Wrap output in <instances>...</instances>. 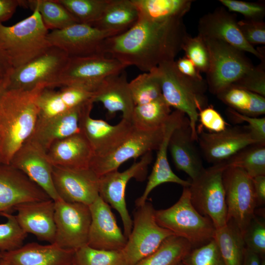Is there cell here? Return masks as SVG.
Segmentation results:
<instances>
[{
	"mask_svg": "<svg viewBox=\"0 0 265 265\" xmlns=\"http://www.w3.org/2000/svg\"><path fill=\"white\" fill-rule=\"evenodd\" d=\"M189 34L183 18L152 21L138 18L127 31L105 39L100 53L117 60L127 67L144 72L175 60Z\"/></svg>",
	"mask_w": 265,
	"mask_h": 265,
	"instance_id": "cell-1",
	"label": "cell"
},
{
	"mask_svg": "<svg viewBox=\"0 0 265 265\" xmlns=\"http://www.w3.org/2000/svg\"><path fill=\"white\" fill-rule=\"evenodd\" d=\"M46 88L8 90L0 102V164H9L22 145L31 135L38 119L37 96Z\"/></svg>",
	"mask_w": 265,
	"mask_h": 265,
	"instance_id": "cell-2",
	"label": "cell"
},
{
	"mask_svg": "<svg viewBox=\"0 0 265 265\" xmlns=\"http://www.w3.org/2000/svg\"><path fill=\"white\" fill-rule=\"evenodd\" d=\"M156 69L163 98L170 107L186 116L192 138L197 142L198 114L208 106L206 80H196L184 75L177 69L175 60L163 62Z\"/></svg>",
	"mask_w": 265,
	"mask_h": 265,
	"instance_id": "cell-3",
	"label": "cell"
},
{
	"mask_svg": "<svg viewBox=\"0 0 265 265\" xmlns=\"http://www.w3.org/2000/svg\"><path fill=\"white\" fill-rule=\"evenodd\" d=\"M16 24L0 25V46L13 69L20 67L44 53L50 47L48 29L37 9Z\"/></svg>",
	"mask_w": 265,
	"mask_h": 265,
	"instance_id": "cell-4",
	"label": "cell"
},
{
	"mask_svg": "<svg viewBox=\"0 0 265 265\" xmlns=\"http://www.w3.org/2000/svg\"><path fill=\"white\" fill-rule=\"evenodd\" d=\"M155 217L159 226L187 240L193 248L213 238L216 228L209 217L201 214L192 205L188 186L183 187L179 199L173 205L156 210Z\"/></svg>",
	"mask_w": 265,
	"mask_h": 265,
	"instance_id": "cell-5",
	"label": "cell"
},
{
	"mask_svg": "<svg viewBox=\"0 0 265 265\" xmlns=\"http://www.w3.org/2000/svg\"><path fill=\"white\" fill-rule=\"evenodd\" d=\"M204 40L210 55L206 81L211 93L217 95L254 66L244 52L220 40Z\"/></svg>",
	"mask_w": 265,
	"mask_h": 265,
	"instance_id": "cell-6",
	"label": "cell"
},
{
	"mask_svg": "<svg viewBox=\"0 0 265 265\" xmlns=\"http://www.w3.org/2000/svg\"><path fill=\"white\" fill-rule=\"evenodd\" d=\"M226 166L220 163L205 168L188 186L190 200L195 209L209 217L216 229L225 226L227 211L222 175Z\"/></svg>",
	"mask_w": 265,
	"mask_h": 265,
	"instance_id": "cell-7",
	"label": "cell"
},
{
	"mask_svg": "<svg viewBox=\"0 0 265 265\" xmlns=\"http://www.w3.org/2000/svg\"><path fill=\"white\" fill-rule=\"evenodd\" d=\"M126 67L117 60L102 53L69 57L53 88L74 86L94 93L105 79L120 73Z\"/></svg>",
	"mask_w": 265,
	"mask_h": 265,
	"instance_id": "cell-8",
	"label": "cell"
},
{
	"mask_svg": "<svg viewBox=\"0 0 265 265\" xmlns=\"http://www.w3.org/2000/svg\"><path fill=\"white\" fill-rule=\"evenodd\" d=\"M155 212L152 204L147 201L136 207L131 234L122 250L127 265H134L154 252L166 238L174 235L158 224Z\"/></svg>",
	"mask_w": 265,
	"mask_h": 265,
	"instance_id": "cell-9",
	"label": "cell"
},
{
	"mask_svg": "<svg viewBox=\"0 0 265 265\" xmlns=\"http://www.w3.org/2000/svg\"><path fill=\"white\" fill-rule=\"evenodd\" d=\"M68 58L62 50L50 47L29 62L12 69L8 77V90H31L39 85L53 88Z\"/></svg>",
	"mask_w": 265,
	"mask_h": 265,
	"instance_id": "cell-10",
	"label": "cell"
},
{
	"mask_svg": "<svg viewBox=\"0 0 265 265\" xmlns=\"http://www.w3.org/2000/svg\"><path fill=\"white\" fill-rule=\"evenodd\" d=\"M222 181L227 220H232L242 234L254 216L257 206L252 178L241 168L229 166L223 171Z\"/></svg>",
	"mask_w": 265,
	"mask_h": 265,
	"instance_id": "cell-11",
	"label": "cell"
},
{
	"mask_svg": "<svg viewBox=\"0 0 265 265\" xmlns=\"http://www.w3.org/2000/svg\"><path fill=\"white\" fill-rule=\"evenodd\" d=\"M152 159V152H148L139 161L134 162L124 171L114 170L99 178V196L119 213L123 222L124 234L127 238L132 229V220L126 205V186L132 179L140 181L145 180Z\"/></svg>",
	"mask_w": 265,
	"mask_h": 265,
	"instance_id": "cell-12",
	"label": "cell"
},
{
	"mask_svg": "<svg viewBox=\"0 0 265 265\" xmlns=\"http://www.w3.org/2000/svg\"><path fill=\"white\" fill-rule=\"evenodd\" d=\"M54 202L56 233L54 243L63 249L74 251L87 245L91 223L89 206L61 199Z\"/></svg>",
	"mask_w": 265,
	"mask_h": 265,
	"instance_id": "cell-13",
	"label": "cell"
},
{
	"mask_svg": "<svg viewBox=\"0 0 265 265\" xmlns=\"http://www.w3.org/2000/svg\"><path fill=\"white\" fill-rule=\"evenodd\" d=\"M165 124L150 131H140L133 128L125 140L112 152L102 157L93 156L90 168L100 177L118 170L121 165L131 159H136L148 152L157 150L163 137Z\"/></svg>",
	"mask_w": 265,
	"mask_h": 265,
	"instance_id": "cell-14",
	"label": "cell"
},
{
	"mask_svg": "<svg viewBox=\"0 0 265 265\" xmlns=\"http://www.w3.org/2000/svg\"><path fill=\"white\" fill-rule=\"evenodd\" d=\"M117 34L114 32L78 23L51 30L47 39L50 46L62 50L69 57H81L100 53L103 41Z\"/></svg>",
	"mask_w": 265,
	"mask_h": 265,
	"instance_id": "cell-15",
	"label": "cell"
},
{
	"mask_svg": "<svg viewBox=\"0 0 265 265\" xmlns=\"http://www.w3.org/2000/svg\"><path fill=\"white\" fill-rule=\"evenodd\" d=\"M94 103L90 101L84 106L80 121L81 132L88 141L93 156H106L118 147L133 129L131 121L122 119L111 125L102 119H94L90 113Z\"/></svg>",
	"mask_w": 265,
	"mask_h": 265,
	"instance_id": "cell-16",
	"label": "cell"
},
{
	"mask_svg": "<svg viewBox=\"0 0 265 265\" xmlns=\"http://www.w3.org/2000/svg\"><path fill=\"white\" fill-rule=\"evenodd\" d=\"M201 154L212 165L221 163L244 147L258 142L247 126L227 127L218 132H205L197 128Z\"/></svg>",
	"mask_w": 265,
	"mask_h": 265,
	"instance_id": "cell-17",
	"label": "cell"
},
{
	"mask_svg": "<svg viewBox=\"0 0 265 265\" xmlns=\"http://www.w3.org/2000/svg\"><path fill=\"white\" fill-rule=\"evenodd\" d=\"M53 181L60 199L89 206L99 196V178L90 167L73 168L53 165Z\"/></svg>",
	"mask_w": 265,
	"mask_h": 265,
	"instance_id": "cell-18",
	"label": "cell"
},
{
	"mask_svg": "<svg viewBox=\"0 0 265 265\" xmlns=\"http://www.w3.org/2000/svg\"><path fill=\"white\" fill-rule=\"evenodd\" d=\"M198 35L204 39L224 42L243 52L249 53L261 60H265V50L256 49L242 36L235 14L220 7L204 15L198 22Z\"/></svg>",
	"mask_w": 265,
	"mask_h": 265,
	"instance_id": "cell-19",
	"label": "cell"
},
{
	"mask_svg": "<svg viewBox=\"0 0 265 265\" xmlns=\"http://www.w3.org/2000/svg\"><path fill=\"white\" fill-rule=\"evenodd\" d=\"M51 199L25 174L10 164H0V215L21 204Z\"/></svg>",
	"mask_w": 265,
	"mask_h": 265,
	"instance_id": "cell-20",
	"label": "cell"
},
{
	"mask_svg": "<svg viewBox=\"0 0 265 265\" xmlns=\"http://www.w3.org/2000/svg\"><path fill=\"white\" fill-rule=\"evenodd\" d=\"M88 206L91 223L87 245L101 250H122L127 238L118 226L110 206L100 196Z\"/></svg>",
	"mask_w": 265,
	"mask_h": 265,
	"instance_id": "cell-21",
	"label": "cell"
},
{
	"mask_svg": "<svg viewBox=\"0 0 265 265\" xmlns=\"http://www.w3.org/2000/svg\"><path fill=\"white\" fill-rule=\"evenodd\" d=\"M13 167L25 174L55 201L60 199L53 181V165L46 153L27 140L17 151L10 162Z\"/></svg>",
	"mask_w": 265,
	"mask_h": 265,
	"instance_id": "cell-22",
	"label": "cell"
},
{
	"mask_svg": "<svg viewBox=\"0 0 265 265\" xmlns=\"http://www.w3.org/2000/svg\"><path fill=\"white\" fill-rule=\"evenodd\" d=\"M186 116L184 113L177 110L171 112L165 124L163 137L157 150V158L148 177L145 188L142 195L135 200L136 207L143 205L147 201L150 192L155 187L162 184L173 183L183 187H187L190 185V181L180 178L173 172L167 158L168 144L171 135Z\"/></svg>",
	"mask_w": 265,
	"mask_h": 265,
	"instance_id": "cell-23",
	"label": "cell"
},
{
	"mask_svg": "<svg viewBox=\"0 0 265 265\" xmlns=\"http://www.w3.org/2000/svg\"><path fill=\"white\" fill-rule=\"evenodd\" d=\"M14 210L17 211V220L25 232L33 235L39 240L54 243V201L49 199L24 203L17 206Z\"/></svg>",
	"mask_w": 265,
	"mask_h": 265,
	"instance_id": "cell-24",
	"label": "cell"
},
{
	"mask_svg": "<svg viewBox=\"0 0 265 265\" xmlns=\"http://www.w3.org/2000/svg\"><path fill=\"white\" fill-rule=\"evenodd\" d=\"M191 136L188 118L173 132L169 139L168 150L176 168L185 172L192 180L204 170L202 156Z\"/></svg>",
	"mask_w": 265,
	"mask_h": 265,
	"instance_id": "cell-25",
	"label": "cell"
},
{
	"mask_svg": "<svg viewBox=\"0 0 265 265\" xmlns=\"http://www.w3.org/2000/svg\"><path fill=\"white\" fill-rule=\"evenodd\" d=\"M9 265H68L74 262L75 251L55 243L30 242L7 252H1Z\"/></svg>",
	"mask_w": 265,
	"mask_h": 265,
	"instance_id": "cell-26",
	"label": "cell"
},
{
	"mask_svg": "<svg viewBox=\"0 0 265 265\" xmlns=\"http://www.w3.org/2000/svg\"><path fill=\"white\" fill-rule=\"evenodd\" d=\"M87 103L62 115L37 119L34 130L27 140L46 153L54 142L80 132V118Z\"/></svg>",
	"mask_w": 265,
	"mask_h": 265,
	"instance_id": "cell-27",
	"label": "cell"
},
{
	"mask_svg": "<svg viewBox=\"0 0 265 265\" xmlns=\"http://www.w3.org/2000/svg\"><path fill=\"white\" fill-rule=\"evenodd\" d=\"M93 95V93L78 87L63 86L58 90L45 88L36 100L38 119H48L64 114L92 101Z\"/></svg>",
	"mask_w": 265,
	"mask_h": 265,
	"instance_id": "cell-28",
	"label": "cell"
},
{
	"mask_svg": "<svg viewBox=\"0 0 265 265\" xmlns=\"http://www.w3.org/2000/svg\"><path fill=\"white\" fill-rule=\"evenodd\" d=\"M129 82L124 70L107 78L93 93V102L101 103L109 115L120 111L122 119L131 121L135 105Z\"/></svg>",
	"mask_w": 265,
	"mask_h": 265,
	"instance_id": "cell-29",
	"label": "cell"
},
{
	"mask_svg": "<svg viewBox=\"0 0 265 265\" xmlns=\"http://www.w3.org/2000/svg\"><path fill=\"white\" fill-rule=\"evenodd\" d=\"M46 155L53 166L85 168L90 167L94 154L87 139L79 132L54 142Z\"/></svg>",
	"mask_w": 265,
	"mask_h": 265,
	"instance_id": "cell-30",
	"label": "cell"
},
{
	"mask_svg": "<svg viewBox=\"0 0 265 265\" xmlns=\"http://www.w3.org/2000/svg\"><path fill=\"white\" fill-rule=\"evenodd\" d=\"M138 20V13L132 0H109L101 17L92 26L119 34L132 27Z\"/></svg>",
	"mask_w": 265,
	"mask_h": 265,
	"instance_id": "cell-31",
	"label": "cell"
},
{
	"mask_svg": "<svg viewBox=\"0 0 265 265\" xmlns=\"http://www.w3.org/2000/svg\"><path fill=\"white\" fill-rule=\"evenodd\" d=\"M138 18L152 21H163L183 18L190 10V0H132Z\"/></svg>",
	"mask_w": 265,
	"mask_h": 265,
	"instance_id": "cell-32",
	"label": "cell"
},
{
	"mask_svg": "<svg viewBox=\"0 0 265 265\" xmlns=\"http://www.w3.org/2000/svg\"><path fill=\"white\" fill-rule=\"evenodd\" d=\"M213 239L226 265H242L245 245L240 231L232 220L216 229Z\"/></svg>",
	"mask_w": 265,
	"mask_h": 265,
	"instance_id": "cell-33",
	"label": "cell"
},
{
	"mask_svg": "<svg viewBox=\"0 0 265 265\" xmlns=\"http://www.w3.org/2000/svg\"><path fill=\"white\" fill-rule=\"evenodd\" d=\"M216 96L229 108L242 114L259 117L265 113V97L256 93L231 85Z\"/></svg>",
	"mask_w": 265,
	"mask_h": 265,
	"instance_id": "cell-34",
	"label": "cell"
},
{
	"mask_svg": "<svg viewBox=\"0 0 265 265\" xmlns=\"http://www.w3.org/2000/svg\"><path fill=\"white\" fill-rule=\"evenodd\" d=\"M171 113V107L162 95L149 103L135 106L131 122L134 128L150 131L163 127Z\"/></svg>",
	"mask_w": 265,
	"mask_h": 265,
	"instance_id": "cell-35",
	"label": "cell"
},
{
	"mask_svg": "<svg viewBox=\"0 0 265 265\" xmlns=\"http://www.w3.org/2000/svg\"><path fill=\"white\" fill-rule=\"evenodd\" d=\"M192 248L186 239L172 235L166 238L154 252L134 265H176Z\"/></svg>",
	"mask_w": 265,
	"mask_h": 265,
	"instance_id": "cell-36",
	"label": "cell"
},
{
	"mask_svg": "<svg viewBox=\"0 0 265 265\" xmlns=\"http://www.w3.org/2000/svg\"><path fill=\"white\" fill-rule=\"evenodd\" d=\"M32 10L36 9L46 28L58 30L76 23L77 20L57 0H23V5Z\"/></svg>",
	"mask_w": 265,
	"mask_h": 265,
	"instance_id": "cell-37",
	"label": "cell"
},
{
	"mask_svg": "<svg viewBox=\"0 0 265 265\" xmlns=\"http://www.w3.org/2000/svg\"><path fill=\"white\" fill-rule=\"evenodd\" d=\"M221 163L241 168L251 178L265 175V143L249 145Z\"/></svg>",
	"mask_w": 265,
	"mask_h": 265,
	"instance_id": "cell-38",
	"label": "cell"
},
{
	"mask_svg": "<svg viewBox=\"0 0 265 265\" xmlns=\"http://www.w3.org/2000/svg\"><path fill=\"white\" fill-rule=\"evenodd\" d=\"M135 106L146 104L162 96L160 80L156 69L139 74L129 82Z\"/></svg>",
	"mask_w": 265,
	"mask_h": 265,
	"instance_id": "cell-39",
	"label": "cell"
},
{
	"mask_svg": "<svg viewBox=\"0 0 265 265\" xmlns=\"http://www.w3.org/2000/svg\"><path fill=\"white\" fill-rule=\"evenodd\" d=\"M78 23L93 26L101 17L109 0H57Z\"/></svg>",
	"mask_w": 265,
	"mask_h": 265,
	"instance_id": "cell-40",
	"label": "cell"
},
{
	"mask_svg": "<svg viewBox=\"0 0 265 265\" xmlns=\"http://www.w3.org/2000/svg\"><path fill=\"white\" fill-rule=\"evenodd\" d=\"M78 265H127L121 250H105L84 245L75 251Z\"/></svg>",
	"mask_w": 265,
	"mask_h": 265,
	"instance_id": "cell-41",
	"label": "cell"
},
{
	"mask_svg": "<svg viewBox=\"0 0 265 265\" xmlns=\"http://www.w3.org/2000/svg\"><path fill=\"white\" fill-rule=\"evenodd\" d=\"M6 221L0 224V252L16 249L23 245L27 234L19 225L16 216L11 212L1 214Z\"/></svg>",
	"mask_w": 265,
	"mask_h": 265,
	"instance_id": "cell-42",
	"label": "cell"
},
{
	"mask_svg": "<svg viewBox=\"0 0 265 265\" xmlns=\"http://www.w3.org/2000/svg\"><path fill=\"white\" fill-rule=\"evenodd\" d=\"M182 265H226L213 239L192 248L181 262Z\"/></svg>",
	"mask_w": 265,
	"mask_h": 265,
	"instance_id": "cell-43",
	"label": "cell"
},
{
	"mask_svg": "<svg viewBox=\"0 0 265 265\" xmlns=\"http://www.w3.org/2000/svg\"><path fill=\"white\" fill-rule=\"evenodd\" d=\"M182 50L200 73H206L209 66L210 55L205 41L201 36L191 37L188 35L183 42Z\"/></svg>",
	"mask_w": 265,
	"mask_h": 265,
	"instance_id": "cell-44",
	"label": "cell"
},
{
	"mask_svg": "<svg viewBox=\"0 0 265 265\" xmlns=\"http://www.w3.org/2000/svg\"><path fill=\"white\" fill-rule=\"evenodd\" d=\"M245 247L259 255L265 254V223L263 218L255 214L242 234Z\"/></svg>",
	"mask_w": 265,
	"mask_h": 265,
	"instance_id": "cell-45",
	"label": "cell"
},
{
	"mask_svg": "<svg viewBox=\"0 0 265 265\" xmlns=\"http://www.w3.org/2000/svg\"><path fill=\"white\" fill-rule=\"evenodd\" d=\"M232 85L265 97V60L254 66L239 80Z\"/></svg>",
	"mask_w": 265,
	"mask_h": 265,
	"instance_id": "cell-46",
	"label": "cell"
},
{
	"mask_svg": "<svg viewBox=\"0 0 265 265\" xmlns=\"http://www.w3.org/2000/svg\"><path fill=\"white\" fill-rule=\"evenodd\" d=\"M219 2L231 12L242 14L245 19L263 20L265 5L262 2H247L237 0H220Z\"/></svg>",
	"mask_w": 265,
	"mask_h": 265,
	"instance_id": "cell-47",
	"label": "cell"
},
{
	"mask_svg": "<svg viewBox=\"0 0 265 265\" xmlns=\"http://www.w3.org/2000/svg\"><path fill=\"white\" fill-rule=\"evenodd\" d=\"M240 31L250 45L265 44V23L263 20L244 19L238 21Z\"/></svg>",
	"mask_w": 265,
	"mask_h": 265,
	"instance_id": "cell-48",
	"label": "cell"
},
{
	"mask_svg": "<svg viewBox=\"0 0 265 265\" xmlns=\"http://www.w3.org/2000/svg\"><path fill=\"white\" fill-rule=\"evenodd\" d=\"M229 117L238 123L246 122V125L255 139L259 143H265V117H251L242 114L228 108Z\"/></svg>",
	"mask_w": 265,
	"mask_h": 265,
	"instance_id": "cell-49",
	"label": "cell"
},
{
	"mask_svg": "<svg viewBox=\"0 0 265 265\" xmlns=\"http://www.w3.org/2000/svg\"><path fill=\"white\" fill-rule=\"evenodd\" d=\"M199 120L201 127H204L211 132H218L227 127L223 117L212 106H208L199 112Z\"/></svg>",
	"mask_w": 265,
	"mask_h": 265,
	"instance_id": "cell-50",
	"label": "cell"
},
{
	"mask_svg": "<svg viewBox=\"0 0 265 265\" xmlns=\"http://www.w3.org/2000/svg\"><path fill=\"white\" fill-rule=\"evenodd\" d=\"M175 63L177 69L184 75L196 80L203 79L193 62L186 56L179 58Z\"/></svg>",
	"mask_w": 265,
	"mask_h": 265,
	"instance_id": "cell-51",
	"label": "cell"
},
{
	"mask_svg": "<svg viewBox=\"0 0 265 265\" xmlns=\"http://www.w3.org/2000/svg\"><path fill=\"white\" fill-rule=\"evenodd\" d=\"M22 4L21 0H0V25L10 19L17 7Z\"/></svg>",
	"mask_w": 265,
	"mask_h": 265,
	"instance_id": "cell-52",
	"label": "cell"
},
{
	"mask_svg": "<svg viewBox=\"0 0 265 265\" xmlns=\"http://www.w3.org/2000/svg\"><path fill=\"white\" fill-rule=\"evenodd\" d=\"M257 205H263L265 203V175L252 178Z\"/></svg>",
	"mask_w": 265,
	"mask_h": 265,
	"instance_id": "cell-53",
	"label": "cell"
},
{
	"mask_svg": "<svg viewBox=\"0 0 265 265\" xmlns=\"http://www.w3.org/2000/svg\"><path fill=\"white\" fill-rule=\"evenodd\" d=\"M12 69L7 57L0 46V77H8Z\"/></svg>",
	"mask_w": 265,
	"mask_h": 265,
	"instance_id": "cell-54",
	"label": "cell"
},
{
	"mask_svg": "<svg viewBox=\"0 0 265 265\" xmlns=\"http://www.w3.org/2000/svg\"><path fill=\"white\" fill-rule=\"evenodd\" d=\"M261 258L259 255L245 247L242 265H261Z\"/></svg>",
	"mask_w": 265,
	"mask_h": 265,
	"instance_id": "cell-55",
	"label": "cell"
},
{
	"mask_svg": "<svg viewBox=\"0 0 265 265\" xmlns=\"http://www.w3.org/2000/svg\"><path fill=\"white\" fill-rule=\"evenodd\" d=\"M8 77H0V102L8 90Z\"/></svg>",
	"mask_w": 265,
	"mask_h": 265,
	"instance_id": "cell-56",
	"label": "cell"
},
{
	"mask_svg": "<svg viewBox=\"0 0 265 265\" xmlns=\"http://www.w3.org/2000/svg\"><path fill=\"white\" fill-rule=\"evenodd\" d=\"M0 265H9L7 262L3 260V259H1L0 260Z\"/></svg>",
	"mask_w": 265,
	"mask_h": 265,
	"instance_id": "cell-57",
	"label": "cell"
},
{
	"mask_svg": "<svg viewBox=\"0 0 265 265\" xmlns=\"http://www.w3.org/2000/svg\"><path fill=\"white\" fill-rule=\"evenodd\" d=\"M261 265H265V257L261 258Z\"/></svg>",
	"mask_w": 265,
	"mask_h": 265,
	"instance_id": "cell-58",
	"label": "cell"
},
{
	"mask_svg": "<svg viewBox=\"0 0 265 265\" xmlns=\"http://www.w3.org/2000/svg\"><path fill=\"white\" fill-rule=\"evenodd\" d=\"M68 265H78L75 262V261L73 263H72L71 264Z\"/></svg>",
	"mask_w": 265,
	"mask_h": 265,
	"instance_id": "cell-59",
	"label": "cell"
},
{
	"mask_svg": "<svg viewBox=\"0 0 265 265\" xmlns=\"http://www.w3.org/2000/svg\"><path fill=\"white\" fill-rule=\"evenodd\" d=\"M2 258V255L1 252H0V260Z\"/></svg>",
	"mask_w": 265,
	"mask_h": 265,
	"instance_id": "cell-60",
	"label": "cell"
},
{
	"mask_svg": "<svg viewBox=\"0 0 265 265\" xmlns=\"http://www.w3.org/2000/svg\"><path fill=\"white\" fill-rule=\"evenodd\" d=\"M176 265H182V263H181H181L178 264Z\"/></svg>",
	"mask_w": 265,
	"mask_h": 265,
	"instance_id": "cell-61",
	"label": "cell"
}]
</instances>
